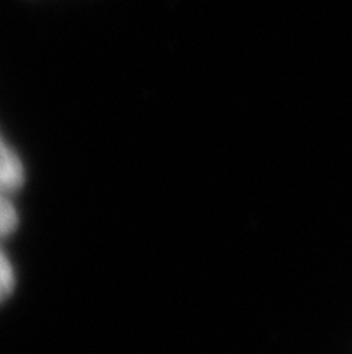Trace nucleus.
Returning a JSON list of instances; mask_svg holds the SVG:
<instances>
[{
  "instance_id": "nucleus-1",
  "label": "nucleus",
  "mask_w": 352,
  "mask_h": 354,
  "mask_svg": "<svg viewBox=\"0 0 352 354\" xmlns=\"http://www.w3.org/2000/svg\"><path fill=\"white\" fill-rule=\"evenodd\" d=\"M26 180V169L15 149H11L8 144H2V155H0V184L4 194L15 193L22 187Z\"/></svg>"
},
{
  "instance_id": "nucleus-2",
  "label": "nucleus",
  "mask_w": 352,
  "mask_h": 354,
  "mask_svg": "<svg viewBox=\"0 0 352 354\" xmlns=\"http://www.w3.org/2000/svg\"><path fill=\"white\" fill-rule=\"evenodd\" d=\"M18 225V212L17 207L13 205V202L9 200L8 194H4V200H2V205H0V229L4 236H9L11 232H15Z\"/></svg>"
},
{
  "instance_id": "nucleus-3",
  "label": "nucleus",
  "mask_w": 352,
  "mask_h": 354,
  "mask_svg": "<svg viewBox=\"0 0 352 354\" xmlns=\"http://www.w3.org/2000/svg\"><path fill=\"white\" fill-rule=\"evenodd\" d=\"M0 286H2V295H8L15 286V268L9 263L8 256L2 257V266H0Z\"/></svg>"
}]
</instances>
